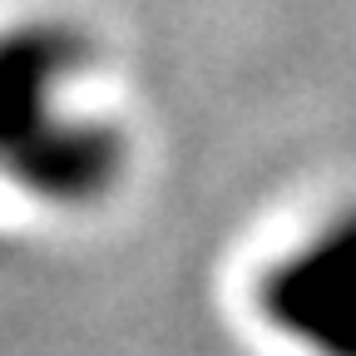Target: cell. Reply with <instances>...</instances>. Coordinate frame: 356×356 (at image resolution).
Instances as JSON below:
<instances>
[{"instance_id": "6da1fadb", "label": "cell", "mask_w": 356, "mask_h": 356, "mask_svg": "<svg viewBox=\"0 0 356 356\" xmlns=\"http://www.w3.org/2000/svg\"><path fill=\"white\" fill-rule=\"evenodd\" d=\"M74 65L79 44L60 30L0 40V168L50 203H84L119 173L114 134L55 109V89Z\"/></svg>"}, {"instance_id": "7a4b0ae2", "label": "cell", "mask_w": 356, "mask_h": 356, "mask_svg": "<svg viewBox=\"0 0 356 356\" xmlns=\"http://www.w3.org/2000/svg\"><path fill=\"white\" fill-rule=\"evenodd\" d=\"M262 312L312 356H356V208L267 273Z\"/></svg>"}]
</instances>
